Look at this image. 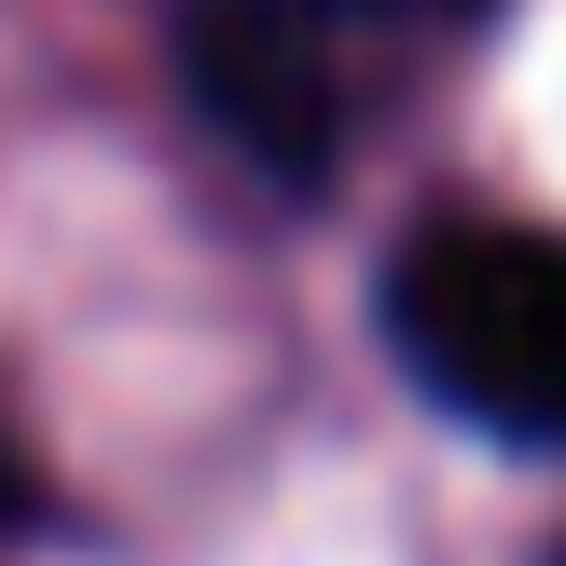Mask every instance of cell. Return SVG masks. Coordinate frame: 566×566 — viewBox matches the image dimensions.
<instances>
[{"instance_id": "3957f363", "label": "cell", "mask_w": 566, "mask_h": 566, "mask_svg": "<svg viewBox=\"0 0 566 566\" xmlns=\"http://www.w3.org/2000/svg\"><path fill=\"white\" fill-rule=\"evenodd\" d=\"M457 14H470V0H457Z\"/></svg>"}, {"instance_id": "7a4b0ae2", "label": "cell", "mask_w": 566, "mask_h": 566, "mask_svg": "<svg viewBox=\"0 0 566 566\" xmlns=\"http://www.w3.org/2000/svg\"><path fill=\"white\" fill-rule=\"evenodd\" d=\"M180 83L263 180H291V193L332 180V70L291 0H180Z\"/></svg>"}, {"instance_id": "6da1fadb", "label": "cell", "mask_w": 566, "mask_h": 566, "mask_svg": "<svg viewBox=\"0 0 566 566\" xmlns=\"http://www.w3.org/2000/svg\"><path fill=\"white\" fill-rule=\"evenodd\" d=\"M387 346L442 415L566 457V235L553 221H415L387 263Z\"/></svg>"}]
</instances>
